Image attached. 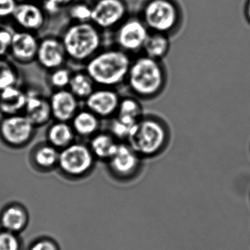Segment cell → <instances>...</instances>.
<instances>
[{"label": "cell", "mask_w": 250, "mask_h": 250, "mask_svg": "<svg viewBox=\"0 0 250 250\" xmlns=\"http://www.w3.org/2000/svg\"><path fill=\"white\" fill-rule=\"evenodd\" d=\"M131 55L118 48L101 49L85 65V71L96 87L116 88L125 83Z\"/></svg>", "instance_id": "1"}, {"label": "cell", "mask_w": 250, "mask_h": 250, "mask_svg": "<svg viewBox=\"0 0 250 250\" xmlns=\"http://www.w3.org/2000/svg\"><path fill=\"white\" fill-rule=\"evenodd\" d=\"M167 72L162 61L145 55L132 59L125 84L135 97L149 100L165 90Z\"/></svg>", "instance_id": "2"}, {"label": "cell", "mask_w": 250, "mask_h": 250, "mask_svg": "<svg viewBox=\"0 0 250 250\" xmlns=\"http://www.w3.org/2000/svg\"><path fill=\"white\" fill-rule=\"evenodd\" d=\"M170 138L169 127L165 121L153 115L143 116L131 128L125 143L142 158L160 154Z\"/></svg>", "instance_id": "3"}, {"label": "cell", "mask_w": 250, "mask_h": 250, "mask_svg": "<svg viewBox=\"0 0 250 250\" xmlns=\"http://www.w3.org/2000/svg\"><path fill=\"white\" fill-rule=\"evenodd\" d=\"M67 58L74 62L86 63L102 49V30L92 22L74 23L66 27L61 38Z\"/></svg>", "instance_id": "4"}, {"label": "cell", "mask_w": 250, "mask_h": 250, "mask_svg": "<svg viewBox=\"0 0 250 250\" xmlns=\"http://www.w3.org/2000/svg\"><path fill=\"white\" fill-rule=\"evenodd\" d=\"M139 16L150 32L168 36L176 31L182 21L181 8L174 0H147Z\"/></svg>", "instance_id": "5"}, {"label": "cell", "mask_w": 250, "mask_h": 250, "mask_svg": "<svg viewBox=\"0 0 250 250\" xmlns=\"http://www.w3.org/2000/svg\"><path fill=\"white\" fill-rule=\"evenodd\" d=\"M150 30L140 16H128L114 33V42L118 49L128 55L143 52Z\"/></svg>", "instance_id": "6"}, {"label": "cell", "mask_w": 250, "mask_h": 250, "mask_svg": "<svg viewBox=\"0 0 250 250\" xmlns=\"http://www.w3.org/2000/svg\"><path fill=\"white\" fill-rule=\"evenodd\" d=\"M125 0H97L92 5L91 22L102 30H115L127 17Z\"/></svg>", "instance_id": "7"}, {"label": "cell", "mask_w": 250, "mask_h": 250, "mask_svg": "<svg viewBox=\"0 0 250 250\" xmlns=\"http://www.w3.org/2000/svg\"><path fill=\"white\" fill-rule=\"evenodd\" d=\"M36 128L23 113L2 116L0 120V137L6 144L14 147L24 146L30 142Z\"/></svg>", "instance_id": "8"}, {"label": "cell", "mask_w": 250, "mask_h": 250, "mask_svg": "<svg viewBox=\"0 0 250 250\" xmlns=\"http://www.w3.org/2000/svg\"><path fill=\"white\" fill-rule=\"evenodd\" d=\"M143 158L125 143L121 142L113 156L108 160L109 169L119 179L134 178L140 172Z\"/></svg>", "instance_id": "9"}, {"label": "cell", "mask_w": 250, "mask_h": 250, "mask_svg": "<svg viewBox=\"0 0 250 250\" xmlns=\"http://www.w3.org/2000/svg\"><path fill=\"white\" fill-rule=\"evenodd\" d=\"M93 158L90 147L82 143H71L60 153L58 162L67 173L81 175L91 167Z\"/></svg>", "instance_id": "10"}, {"label": "cell", "mask_w": 250, "mask_h": 250, "mask_svg": "<svg viewBox=\"0 0 250 250\" xmlns=\"http://www.w3.org/2000/svg\"><path fill=\"white\" fill-rule=\"evenodd\" d=\"M121 97L115 88L96 87L84 100L85 107L101 119H111L116 115Z\"/></svg>", "instance_id": "11"}, {"label": "cell", "mask_w": 250, "mask_h": 250, "mask_svg": "<svg viewBox=\"0 0 250 250\" xmlns=\"http://www.w3.org/2000/svg\"><path fill=\"white\" fill-rule=\"evenodd\" d=\"M68 60L61 39L47 36L39 42L36 61L43 69L51 71L61 68Z\"/></svg>", "instance_id": "12"}, {"label": "cell", "mask_w": 250, "mask_h": 250, "mask_svg": "<svg viewBox=\"0 0 250 250\" xmlns=\"http://www.w3.org/2000/svg\"><path fill=\"white\" fill-rule=\"evenodd\" d=\"M39 42L34 33L21 30L14 32L9 53L19 63H31L36 60Z\"/></svg>", "instance_id": "13"}, {"label": "cell", "mask_w": 250, "mask_h": 250, "mask_svg": "<svg viewBox=\"0 0 250 250\" xmlns=\"http://www.w3.org/2000/svg\"><path fill=\"white\" fill-rule=\"evenodd\" d=\"M12 19L20 30L36 33L44 27L46 14L36 4L21 2L17 5Z\"/></svg>", "instance_id": "14"}, {"label": "cell", "mask_w": 250, "mask_h": 250, "mask_svg": "<svg viewBox=\"0 0 250 250\" xmlns=\"http://www.w3.org/2000/svg\"><path fill=\"white\" fill-rule=\"evenodd\" d=\"M49 99L55 121L71 122L80 110V100L68 89L55 90Z\"/></svg>", "instance_id": "15"}, {"label": "cell", "mask_w": 250, "mask_h": 250, "mask_svg": "<svg viewBox=\"0 0 250 250\" xmlns=\"http://www.w3.org/2000/svg\"><path fill=\"white\" fill-rule=\"evenodd\" d=\"M23 114L37 127H42L52 119L49 99L36 91H27V100Z\"/></svg>", "instance_id": "16"}, {"label": "cell", "mask_w": 250, "mask_h": 250, "mask_svg": "<svg viewBox=\"0 0 250 250\" xmlns=\"http://www.w3.org/2000/svg\"><path fill=\"white\" fill-rule=\"evenodd\" d=\"M27 100V92L18 85L0 91V113L2 116L23 113Z\"/></svg>", "instance_id": "17"}, {"label": "cell", "mask_w": 250, "mask_h": 250, "mask_svg": "<svg viewBox=\"0 0 250 250\" xmlns=\"http://www.w3.org/2000/svg\"><path fill=\"white\" fill-rule=\"evenodd\" d=\"M102 119L87 108L80 109L71 121V125L77 135L92 137L99 132Z\"/></svg>", "instance_id": "18"}, {"label": "cell", "mask_w": 250, "mask_h": 250, "mask_svg": "<svg viewBox=\"0 0 250 250\" xmlns=\"http://www.w3.org/2000/svg\"><path fill=\"white\" fill-rule=\"evenodd\" d=\"M120 143L109 131H99L92 137L90 148L94 156L108 161L116 151Z\"/></svg>", "instance_id": "19"}, {"label": "cell", "mask_w": 250, "mask_h": 250, "mask_svg": "<svg viewBox=\"0 0 250 250\" xmlns=\"http://www.w3.org/2000/svg\"><path fill=\"white\" fill-rule=\"evenodd\" d=\"M75 133L70 122L55 121L48 128L49 144L58 148H65L74 141Z\"/></svg>", "instance_id": "20"}, {"label": "cell", "mask_w": 250, "mask_h": 250, "mask_svg": "<svg viewBox=\"0 0 250 250\" xmlns=\"http://www.w3.org/2000/svg\"><path fill=\"white\" fill-rule=\"evenodd\" d=\"M171 42L168 35L150 32L143 47V55L157 61H162L170 49Z\"/></svg>", "instance_id": "21"}, {"label": "cell", "mask_w": 250, "mask_h": 250, "mask_svg": "<svg viewBox=\"0 0 250 250\" xmlns=\"http://www.w3.org/2000/svg\"><path fill=\"white\" fill-rule=\"evenodd\" d=\"M115 116L128 125L134 126L144 115L140 99L135 96L121 98L118 112Z\"/></svg>", "instance_id": "22"}, {"label": "cell", "mask_w": 250, "mask_h": 250, "mask_svg": "<svg viewBox=\"0 0 250 250\" xmlns=\"http://www.w3.org/2000/svg\"><path fill=\"white\" fill-rule=\"evenodd\" d=\"M96 85L85 71L74 73L68 89L79 99L84 102L94 91Z\"/></svg>", "instance_id": "23"}, {"label": "cell", "mask_w": 250, "mask_h": 250, "mask_svg": "<svg viewBox=\"0 0 250 250\" xmlns=\"http://www.w3.org/2000/svg\"><path fill=\"white\" fill-rule=\"evenodd\" d=\"M2 224L9 232L20 230L26 223V215L20 208L11 207L4 212Z\"/></svg>", "instance_id": "24"}, {"label": "cell", "mask_w": 250, "mask_h": 250, "mask_svg": "<svg viewBox=\"0 0 250 250\" xmlns=\"http://www.w3.org/2000/svg\"><path fill=\"white\" fill-rule=\"evenodd\" d=\"M18 82L19 74L16 68L5 58H0V91L18 85Z\"/></svg>", "instance_id": "25"}, {"label": "cell", "mask_w": 250, "mask_h": 250, "mask_svg": "<svg viewBox=\"0 0 250 250\" xmlns=\"http://www.w3.org/2000/svg\"><path fill=\"white\" fill-rule=\"evenodd\" d=\"M59 155L56 147L50 144L44 145L36 150L35 159L40 166L49 167L58 162Z\"/></svg>", "instance_id": "26"}, {"label": "cell", "mask_w": 250, "mask_h": 250, "mask_svg": "<svg viewBox=\"0 0 250 250\" xmlns=\"http://www.w3.org/2000/svg\"><path fill=\"white\" fill-rule=\"evenodd\" d=\"M49 83L55 90L68 89L72 73L66 67H61L50 71Z\"/></svg>", "instance_id": "27"}, {"label": "cell", "mask_w": 250, "mask_h": 250, "mask_svg": "<svg viewBox=\"0 0 250 250\" xmlns=\"http://www.w3.org/2000/svg\"><path fill=\"white\" fill-rule=\"evenodd\" d=\"M133 126L125 124L118 117L109 119V132L119 142H125L129 136Z\"/></svg>", "instance_id": "28"}, {"label": "cell", "mask_w": 250, "mask_h": 250, "mask_svg": "<svg viewBox=\"0 0 250 250\" xmlns=\"http://www.w3.org/2000/svg\"><path fill=\"white\" fill-rule=\"evenodd\" d=\"M68 16L74 23L91 22L92 6L85 3H78L70 8Z\"/></svg>", "instance_id": "29"}, {"label": "cell", "mask_w": 250, "mask_h": 250, "mask_svg": "<svg viewBox=\"0 0 250 250\" xmlns=\"http://www.w3.org/2000/svg\"><path fill=\"white\" fill-rule=\"evenodd\" d=\"M14 32L6 27H0V58H4L10 52Z\"/></svg>", "instance_id": "30"}, {"label": "cell", "mask_w": 250, "mask_h": 250, "mask_svg": "<svg viewBox=\"0 0 250 250\" xmlns=\"http://www.w3.org/2000/svg\"><path fill=\"white\" fill-rule=\"evenodd\" d=\"M20 243L11 232L0 233V250H19Z\"/></svg>", "instance_id": "31"}, {"label": "cell", "mask_w": 250, "mask_h": 250, "mask_svg": "<svg viewBox=\"0 0 250 250\" xmlns=\"http://www.w3.org/2000/svg\"><path fill=\"white\" fill-rule=\"evenodd\" d=\"M17 5L16 0H0V20L12 18Z\"/></svg>", "instance_id": "32"}, {"label": "cell", "mask_w": 250, "mask_h": 250, "mask_svg": "<svg viewBox=\"0 0 250 250\" xmlns=\"http://www.w3.org/2000/svg\"><path fill=\"white\" fill-rule=\"evenodd\" d=\"M30 250H57V248L50 241H43L36 243Z\"/></svg>", "instance_id": "33"}, {"label": "cell", "mask_w": 250, "mask_h": 250, "mask_svg": "<svg viewBox=\"0 0 250 250\" xmlns=\"http://www.w3.org/2000/svg\"><path fill=\"white\" fill-rule=\"evenodd\" d=\"M51 2H54V3L57 4L62 8V6L68 5L70 2H72V0H49Z\"/></svg>", "instance_id": "34"}, {"label": "cell", "mask_w": 250, "mask_h": 250, "mask_svg": "<svg viewBox=\"0 0 250 250\" xmlns=\"http://www.w3.org/2000/svg\"><path fill=\"white\" fill-rule=\"evenodd\" d=\"M246 15H247V20L250 22V0L249 1L247 5V8H246Z\"/></svg>", "instance_id": "35"}]
</instances>
